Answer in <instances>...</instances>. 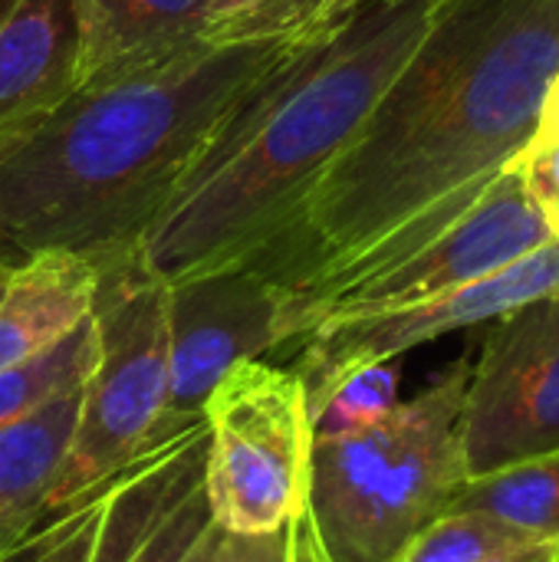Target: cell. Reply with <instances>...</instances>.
Segmentation results:
<instances>
[{
	"label": "cell",
	"instance_id": "cell-1",
	"mask_svg": "<svg viewBox=\"0 0 559 562\" xmlns=\"http://www.w3.org/2000/svg\"><path fill=\"white\" fill-rule=\"evenodd\" d=\"M559 69V0H441L356 138L250 267L283 300L280 349L353 283L455 227L534 138Z\"/></svg>",
	"mask_w": 559,
	"mask_h": 562
},
{
	"label": "cell",
	"instance_id": "cell-2",
	"mask_svg": "<svg viewBox=\"0 0 559 562\" xmlns=\"http://www.w3.org/2000/svg\"><path fill=\"white\" fill-rule=\"evenodd\" d=\"M306 43V40H303ZM191 43L79 82L0 132V237L102 257L132 247L221 128L303 46Z\"/></svg>",
	"mask_w": 559,
	"mask_h": 562
},
{
	"label": "cell",
	"instance_id": "cell-3",
	"mask_svg": "<svg viewBox=\"0 0 559 562\" xmlns=\"http://www.w3.org/2000/svg\"><path fill=\"white\" fill-rule=\"evenodd\" d=\"M441 0L362 3L221 128L135 240L161 283L254 267L412 59Z\"/></svg>",
	"mask_w": 559,
	"mask_h": 562
},
{
	"label": "cell",
	"instance_id": "cell-4",
	"mask_svg": "<svg viewBox=\"0 0 559 562\" xmlns=\"http://www.w3.org/2000/svg\"><path fill=\"white\" fill-rule=\"evenodd\" d=\"M471 356L359 431H313L306 514L333 562H395L468 484L461 408Z\"/></svg>",
	"mask_w": 559,
	"mask_h": 562
},
{
	"label": "cell",
	"instance_id": "cell-5",
	"mask_svg": "<svg viewBox=\"0 0 559 562\" xmlns=\"http://www.w3.org/2000/svg\"><path fill=\"white\" fill-rule=\"evenodd\" d=\"M208 428L201 412H168L112 474L49 501L0 562H234L204 497Z\"/></svg>",
	"mask_w": 559,
	"mask_h": 562
},
{
	"label": "cell",
	"instance_id": "cell-6",
	"mask_svg": "<svg viewBox=\"0 0 559 562\" xmlns=\"http://www.w3.org/2000/svg\"><path fill=\"white\" fill-rule=\"evenodd\" d=\"M92 263L99 356L49 501L72 497L122 468L168 415V283L145 267L135 244Z\"/></svg>",
	"mask_w": 559,
	"mask_h": 562
},
{
	"label": "cell",
	"instance_id": "cell-7",
	"mask_svg": "<svg viewBox=\"0 0 559 562\" xmlns=\"http://www.w3.org/2000/svg\"><path fill=\"white\" fill-rule=\"evenodd\" d=\"M204 497L214 524L234 537L280 533L306 501L313 422L290 366H234L204 408Z\"/></svg>",
	"mask_w": 559,
	"mask_h": 562
},
{
	"label": "cell",
	"instance_id": "cell-8",
	"mask_svg": "<svg viewBox=\"0 0 559 562\" xmlns=\"http://www.w3.org/2000/svg\"><path fill=\"white\" fill-rule=\"evenodd\" d=\"M461 448L468 481L559 451V296L530 300L494 323L471 359Z\"/></svg>",
	"mask_w": 559,
	"mask_h": 562
},
{
	"label": "cell",
	"instance_id": "cell-9",
	"mask_svg": "<svg viewBox=\"0 0 559 562\" xmlns=\"http://www.w3.org/2000/svg\"><path fill=\"white\" fill-rule=\"evenodd\" d=\"M559 283V240L527 254L524 260L504 267L494 277L458 286L451 293L395 306L376 313L329 316L316 323L293 349V372L303 382L310 422L323 408L326 395L356 369L392 362L415 346H425L455 329L488 326L497 316L557 293Z\"/></svg>",
	"mask_w": 559,
	"mask_h": 562
},
{
	"label": "cell",
	"instance_id": "cell-10",
	"mask_svg": "<svg viewBox=\"0 0 559 562\" xmlns=\"http://www.w3.org/2000/svg\"><path fill=\"white\" fill-rule=\"evenodd\" d=\"M550 240L554 237L534 211L521 175L504 171L494 181V188L481 198V204L468 211L455 227H448L438 240H432L409 260L343 290L320 313L316 323L329 316L395 310L451 293L458 286L501 273L504 267L524 260L527 254L547 247Z\"/></svg>",
	"mask_w": 559,
	"mask_h": 562
},
{
	"label": "cell",
	"instance_id": "cell-11",
	"mask_svg": "<svg viewBox=\"0 0 559 562\" xmlns=\"http://www.w3.org/2000/svg\"><path fill=\"white\" fill-rule=\"evenodd\" d=\"M280 290L257 270L168 283V412H201L241 362L280 352Z\"/></svg>",
	"mask_w": 559,
	"mask_h": 562
},
{
	"label": "cell",
	"instance_id": "cell-12",
	"mask_svg": "<svg viewBox=\"0 0 559 562\" xmlns=\"http://www.w3.org/2000/svg\"><path fill=\"white\" fill-rule=\"evenodd\" d=\"M82 36L72 0H0V132L79 86Z\"/></svg>",
	"mask_w": 559,
	"mask_h": 562
},
{
	"label": "cell",
	"instance_id": "cell-13",
	"mask_svg": "<svg viewBox=\"0 0 559 562\" xmlns=\"http://www.w3.org/2000/svg\"><path fill=\"white\" fill-rule=\"evenodd\" d=\"M96 263L72 250H33L0 296V369L26 362L76 333L96 303Z\"/></svg>",
	"mask_w": 559,
	"mask_h": 562
},
{
	"label": "cell",
	"instance_id": "cell-14",
	"mask_svg": "<svg viewBox=\"0 0 559 562\" xmlns=\"http://www.w3.org/2000/svg\"><path fill=\"white\" fill-rule=\"evenodd\" d=\"M82 56L79 82L112 76L201 40L208 0H72Z\"/></svg>",
	"mask_w": 559,
	"mask_h": 562
},
{
	"label": "cell",
	"instance_id": "cell-15",
	"mask_svg": "<svg viewBox=\"0 0 559 562\" xmlns=\"http://www.w3.org/2000/svg\"><path fill=\"white\" fill-rule=\"evenodd\" d=\"M82 385L0 431V553L30 527L53 494L76 428Z\"/></svg>",
	"mask_w": 559,
	"mask_h": 562
},
{
	"label": "cell",
	"instance_id": "cell-16",
	"mask_svg": "<svg viewBox=\"0 0 559 562\" xmlns=\"http://www.w3.org/2000/svg\"><path fill=\"white\" fill-rule=\"evenodd\" d=\"M448 510H478L527 540L559 543V451L471 477Z\"/></svg>",
	"mask_w": 559,
	"mask_h": 562
},
{
	"label": "cell",
	"instance_id": "cell-17",
	"mask_svg": "<svg viewBox=\"0 0 559 562\" xmlns=\"http://www.w3.org/2000/svg\"><path fill=\"white\" fill-rule=\"evenodd\" d=\"M362 0H208L201 40L214 46L316 40L349 20Z\"/></svg>",
	"mask_w": 559,
	"mask_h": 562
},
{
	"label": "cell",
	"instance_id": "cell-18",
	"mask_svg": "<svg viewBox=\"0 0 559 562\" xmlns=\"http://www.w3.org/2000/svg\"><path fill=\"white\" fill-rule=\"evenodd\" d=\"M96 356H99V336L89 316L59 346L26 362H16L10 369H0V431L26 418L30 412L43 408L46 402L79 389L89 379Z\"/></svg>",
	"mask_w": 559,
	"mask_h": 562
},
{
	"label": "cell",
	"instance_id": "cell-19",
	"mask_svg": "<svg viewBox=\"0 0 559 562\" xmlns=\"http://www.w3.org/2000/svg\"><path fill=\"white\" fill-rule=\"evenodd\" d=\"M537 543L478 510H448L432 520L395 562H494L497 557Z\"/></svg>",
	"mask_w": 559,
	"mask_h": 562
},
{
	"label": "cell",
	"instance_id": "cell-20",
	"mask_svg": "<svg viewBox=\"0 0 559 562\" xmlns=\"http://www.w3.org/2000/svg\"><path fill=\"white\" fill-rule=\"evenodd\" d=\"M399 405V359L349 372L323 402L313 431H359L382 422Z\"/></svg>",
	"mask_w": 559,
	"mask_h": 562
},
{
	"label": "cell",
	"instance_id": "cell-21",
	"mask_svg": "<svg viewBox=\"0 0 559 562\" xmlns=\"http://www.w3.org/2000/svg\"><path fill=\"white\" fill-rule=\"evenodd\" d=\"M511 171L521 175L534 211L540 214L550 237L559 240V142L530 138L514 158Z\"/></svg>",
	"mask_w": 559,
	"mask_h": 562
},
{
	"label": "cell",
	"instance_id": "cell-22",
	"mask_svg": "<svg viewBox=\"0 0 559 562\" xmlns=\"http://www.w3.org/2000/svg\"><path fill=\"white\" fill-rule=\"evenodd\" d=\"M287 533H290V562H333L316 540L306 507H300V514L290 520Z\"/></svg>",
	"mask_w": 559,
	"mask_h": 562
},
{
	"label": "cell",
	"instance_id": "cell-23",
	"mask_svg": "<svg viewBox=\"0 0 559 562\" xmlns=\"http://www.w3.org/2000/svg\"><path fill=\"white\" fill-rule=\"evenodd\" d=\"M537 142H559V69L554 72L544 102H540V115H537V128H534Z\"/></svg>",
	"mask_w": 559,
	"mask_h": 562
},
{
	"label": "cell",
	"instance_id": "cell-24",
	"mask_svg": "<svg viewBox=\"0 0 559 562\" xmlns=\"http://www.w3.org/2000/svg\"><path fill=\"white\" fill-rule=\"evenodd\" d=\"M494 562H559V543H524Z\"/></svg>",
	"mask_w": 559,
	"mask_h": 562
},
{
	"label": "cell",
	"instance_id": "cell-25",
	"mask_svg": "<svg viewBox=\"0 0 559 562\" xmlns=\"http://www.w3.org/2000/svg\"><path fill=\"white\" fill-rule=\"evenodd\" d=\"M10 270H13V267L0 263V296H3V286H7V280H10Z\"/></svg>",
	"mask_w": 559,
	"mask_h": 562
},
{
	"label": "cell",
	"instance_id": "cell-26",
	"mask_svg": "<svg viewBox=\"0 0 559 562\" xmlns=\"http://www.w3.org/2000/svg\"><path fill=\"white\" fill-rule=\"evenodd\" d=\"M362 3H409V0H362Z\"/></svg>",
	"mask_w": 559,
	"mask_h": 562
},
{
	"label": "cell",
	"instance_id": "cell-27",
	"mask_svg": "<svg viewBox=\"0 0 559 562\" xmlns=\"http://www.w3.org/2000/svg\"><path fill=\"white\" fill-rule=\"evenodd\" d=\"M557 296H559V283H557Z\"/></svg>",
	"mask_w": 559,
	"mask_h": 562
}]
</instances>
